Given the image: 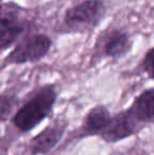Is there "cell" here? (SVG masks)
<instances>
[{
  "mask_svg": "<svg viewBox=\"0 0 154 155\" xmlns=\"http://www.w3.org/2000/svg\"><path fill=\"white\" fill-rule=\"evenodd\" d=\"M57 100L55 86L48 84L34 94L14 116V124L21 132H29L44 120Z\"/></svg>",
  "mask_w": 154,
  "mask_h": 155,
  "instance_id": "6da1fadb",
  "label": "cell"
},
{
  "mask_svg": "<svg viewBox=\"0 0 154 155\" xmlns=\"http://www.w3.org/2000/svg\"><path fill=\"white\" fill-rule=\"evenodd\" d=\"M106 5L103 0H84L67 10L64 25L74 31H84L95 28L103 18Z\"/></svg>",
  "mask_w": 154,
  "mask_h": 155,
  "instance_id": "7a4b0ae2",
  "label": "cell"
},
{
  "mask_svg": "<svg viewBox=\"0 0 154 155\" xmlns=\"http://www.w3.org/2000/svg\"><path fill=\"white\" fill-rule=\"evenodd\" d=\"M23 10L14 2L0 5V51L8 49L25 30Z\"/></svg>",
  "mask_w": 154,
  "mask_h": 155,
  "instance_id": "3957f363",
  "label": "cell"
},
{
  "mask_svg": "<svg viewBox=\"0 0 154 155\" xmlns=\"http://www.w3.org/2000/svg\"><path fill=\"white\" fill-rule=\"evenodd\" d=\"M52 47V39L44 34H37L19 43L6 58L8 63L36 62L42 59Z\"/></svg>",
  "mask_w": 154,
  "mask_h": 155,
  "instance_id": "277c9868",
  "label": "cell"
},
{
  "mask_svg": "<svg viewBox=\"0 0 154 155\" xmlns=\"http://www.w3.org/2000/svg\"><path fill=\"white\" fill-rule=\"evenodd\" d=\"M144 124H140L130 109L111 116L109 124L101 132L100 136L107 143H117L137 133Z\"/></svg>",
  "mask_w": 154,
  "mask_h": 155,
  "instance_id": "5b68a950",
  "label": "cell"
},
{
  "mask_svg": "<svg viewBox=\"0 0 154 155\" xmlns=\"http://www.w3.org/2000/svg\"><path fill=\"white\" fill-rule=\"evenodd\" d=\"M67 128V124H51L43 129L40 133L31 139L30 149L32 155L45 154L53 150L60 143L64 131Z\"/></svg>",
  "mask_w": 154,
  "mask_h": 155,
  "instance_id": "8992f818",
  "label": "cell"
},
{
  "mask_svg": "<svg viewBox=\"0 0 154 155\" xmlns=\"http://www.w3.org/2000/svg\"><path fill=\"white\" fill-rule=\"evenodd\" d=\"M111 114L109 109L103 104L95 106L87 113L80 130V136H92L100 135L109 124Z\"/></svg>",
  "mask_w": 154,
  "mask_h": 155,
  "instance_id": "52a82bcc",
  "label": "cell"
},
{
  "mask_svg": "<svg viewBox=\"0 0 154 155\" xmlns=\"http://www.w3.org/2000/svg\"><path fill=\"white\" fill-rule=\"evenodd\" d=\"M131 47L132 42L128 33L121 30H113L105 38L103 54L107 57L118 59L127 55L131 50Z\"/></svg>",
  "mask_w": 154,
  "mask_h": 155,
  "instance_id": "ba28073f",
  "label": "cell"
},
{
  "mask_svg": "<svg viewBox=\"0 0 154 155\" xmlns=\"http://www.w3.org/2000/svg\"><path fill=\"white\" fill-rule=\"evenodd\" d=\"M129 109L140 124H154V88L140 93Z\"/></svg>",
  "mask_w": 154,
  "mask_h": 155,
  "instance_id": "9c48e42d",
  "label": "cell"
},
{
  "mask_svg": "<svg viewBox=\"0 0 154 155\" xmlns=\"http://www.w3.org/2000/svg\"><path fill=\"white\" fill-rule=\"evenodd\" d=\"M143 68L147 72L149 77L154 80V47L146 53L143 60Z\"/></svg>",
  "mask_w": 154,
  "mask_h": 155,
  "instance_id": "30bf717a",
  "label": "cell"
},
{
  "mask_svg": "<svg viewBox=\"0 0 154 155\" xmlns=\"http://www.w3.org/2000/svg\"><path fill=\"white\" fill-rule=\"evenodd\" d=\"M13 98L10 96H0V119H3L13 108Z\"/></svg>",
  "mask_w": 154,
  "mask_h": 155,
  "instance_id": "8fae6325",
  "label": "cell"
}]
</instances>
